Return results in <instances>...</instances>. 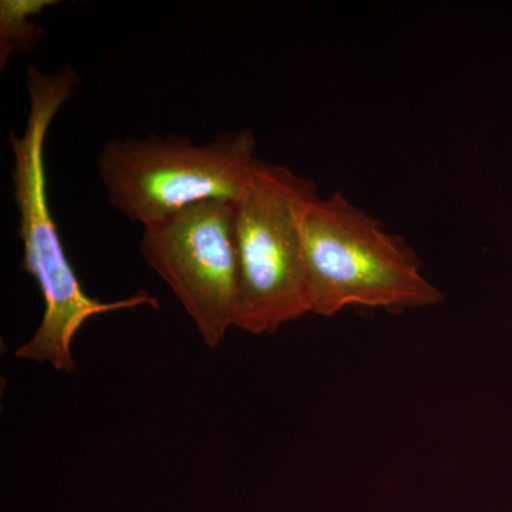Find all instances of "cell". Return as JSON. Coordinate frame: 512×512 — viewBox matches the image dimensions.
<instances>
[{"label":"cell","instance_id":"5","mask_svg":"<svg viewBox=\"0 0 512 512\" xmlns=\"http://www.w3.org/2000/svg\"><path fill=\"white\" fill-rule=\"evenodd\" d=\"M140 251L180 301L205 345L220 346L234 328L237 309L234 202H201L146 225Z\"/></svg>","mask_w":512,"mask_h":512},{"label":"cell","instance_id":"2","mask_svg":"<svg viewBox=\"0 0 512 512\" xmlns=\"http://www.w3.org/2000/svg\"><path fill=\"white\" fill-rule=\"evenodd\" d=\"M318 195L315 181L256 158L244 194L234 202L238 298L234 328L274 333L312 313L302 221Z\"/></svg>","mask_w":512,"mask_h":512},{"label":"cell","instance_id":"3","mask_svg":"<svg viewBox=\"0 0 512 512\" xmlns=\"http://www.w3.org/2000/svg\"><path fill=\"white\" fill-rule=\"evenodd\" d=\"M302 238L313 315L329 318L352 306L404 311L443 302L409 245L342 192L309 201Z\"/></svg>","mask_w":512,"mask_h":512},{"label":"cell","instance_id":"1","mask_svg":"<svg viewBox=\"0 0 512 512\" xmlns=\"http://www.w3.org/2000/svg\"><path fill=\"white\" fill-rule=\"evenodd\" d=\"M72 66L49 73L30 64L26 73L29 110L22 134L9 133L12 148L13 198L18 208V234L23 244L22 269L35 279L45 313L35 335L16 350L19 359L49 363L57 372L73 373V340L87 320L107 312L157 306L146 292L114 302H101L84 292L66 251L47 200L45 147L56 114L79 86Z\"/></svg>","mask_w":512,"mask_h":512},{"label":"cell","instance_id":"4","mask_svg":"<svg viewBox=\"0 0 512 512\" xmlns=\"http://www.w3.org/2000/svg\"><path fill=\"white\" fill-rule=\"evenodd\" d=\"M251 128L224 131L197 144L185 136L109 140L97 154L107 202L134 224H156L207 201L235 202L255 163Z\"/></svg>","mask_w":512,"mask_h":512},{"label":"cell","instance_id":"6","mask_svg":"<svg viewBox=\"0 0 512 512\" xmlns=\"http://www.w3.org/2000/svg\"><path fill=\"white\" fill-rule=\"evenodd\" d=\"M56 0H2L0 2V70L16 55L35 52L45 30L35 22Z\"/></svg>","mask_w":512,"mask_h":512}]
</instances>
